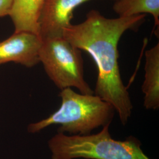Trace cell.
<instances>
[{
    "mask_svg": "<svg viewBox=\"0 0 159 159\" xmlns=\"http://www.w3.org/2000/svg\"><path fill=\"white\" fill-rule=\"evenodd\" d=\"M145 17L146 14H140L108 18L92 10L83 22L71 24L63 33L66 40L93 58L98 70L94 94L113 107L123 125L130 119L133 106L121 79L118 44L123 34L129 30H137Z\"/></svg>",
    "mask_w": 159,
    "mask_h": 159,
    "instance_id": "1",
    "label": "cell"
},
{
    "mask_svg": "<svg viewBox=\"0 0 159 159\" xmlns=\"http://www.w3.org/2000/svg\"><path fill=\"white\" fill-rule=\"evenodd\" d=\"M60 108L46 119L30 123L29 133L35 134L52 125H59L57 133L68 135H88L100 127L110 125L116 110L95 94L76 93L71 88L61 90Z\"/></svg>",
    "mask_w": 159,
    "mask_h": 159,
    "instance_id": "2",
    "label": "cell"
},
{
    "mask_svg": "<svg viewBox=\"0 0 159 159\" xmlns=\"http://www.w3.org/2000/svg\"><path fill=\"white\" fill-rule=\"evenodd\" d=\"M110 125L96 134L68 135L57 133L47 143L51 159H151L142 143L133 136L117 140L110 134Z\"/></svg>",
    "mask_w": 159,
    "mask_h": 159,
    "instance_id": "3",
    "label": "cell"
},
{
    "mask_svg": "<svg viewBox=\"0 0 159 159\" xmlns=\"http://www.w3.org/2000/svg\"><path fill=\"white\" fill-rule=\"evenodd\" d=\"M39 58L46 74L60 90L75 87L81 94H94L84 80L81 50L64 37L42 40Z\"/></svg>",
    "mask_w": 159,
    "mask_h": 159,
    "instance_id": "4",
    "label": "cell"
},
{
    "mask_svg": "<svg viewBox=\"0 0 159 159\" xmlns=\"http://www.w3.org/2000/svg\"><path fill=\"white\" fill-rule=\"evenodd\" d=\"M89 1L44 0L38 21L41 40L63 37L64 30L71 24L74 10Z\"/></svg>",
    "mask_w": 159,
    "mask_h": 159,
    "instance_id": "5",
    "label": "cell"
},
{
    "mask_svg": "<svg viewBox=\"0 0 159 159\" xmlns=\"http://www.w3.org/2000/svg\"><path fill=\"white\" fill-rule=\"evenodd\" d=\"M42 40L38 34L29 31H14L8 39L0 41V65L20 64L31 68L40 63Z\"/></svg>",
    "mask_w": 159,
    "mask_h": 159,
    "instance_id": "6",
    "label": "cell"
},
{
    "mask_svg": "<svg viewBox=\"0 0 159 159\" xmlns=\"http://www.w3.org/2000/svg\"><path fill=\"white\" fill-rule=\"evenodd\" d=\"M145 75L142 90L144 107L147 110L159 108V44L145 52Z\"/></svg>",
    "mask_w": 159,
    "mask_h": 159,
    "instance_id": "7",
    "label": "cell"
},
{
    "mask_svg": "<svg viewBox=\"0 0 159 159\" xmlns=\"http://www.w3.org/2000/svg\"><path fill=\"white\" fill-rule=\"evenodd\" d=\"M44 1L13 0L9 16L14 24V31H29L39 35L38 21Z\"/></svg>",
    "mask_w": 159,
    "mask_h": 159,
    "instance_id": "8",
    "label": "cell"
},
{
    "mask_svg": "<svg viewBox=\"0 0 159 159\" xmlns=\"http://www.w3.org/2000/svg\"><path fill=\"white\" fill-rule=\"evenodd\" d=\"M113 9L119 17L150 14L159 27V0H116Z\"/></svg>",
    "mask_w": 159,
    "mask_h": 159,
    "instance_id": "9",
    "label": "cell"
},
{
    "mask_svg": "<svg viewBox=\"0 0 159 159\" xmlns=\"http://www.w3.org/2000/svg\"><path fill=\"white\" fill-rule=\"evenodd\" d=\"M13 0H0V17L10 16Z\"/></svg>",
    "mask_w": 159,
    "mask_h": 159,
    "instance_id": "10",
    "label": "cell"
}]
</instances>
